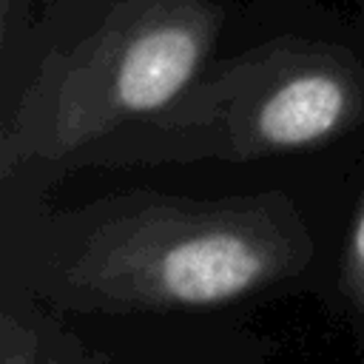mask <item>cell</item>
<instances>
[{"label": "cell", "instance_id": "1", "mask_svg": "<svg viewBox=\"0 0 364 364\" xmlns=\"http://www.w3.org/2000/svg\"><path fill=\"white\" fill-rule=\"evenodd\" d=\"M228 0H46L48 37L0 131V173L74 159L114 131L168 108L216 57Z\"/></svg>", "mask_w": 364, "mask_h": 364}, {"label": "cell", "instance_id": "2", "mask_svg": "<svg viewBox=\"0 0 364 364\" xmlns=\"http://www.w3.org/2000/svg\"><path fill=\"white\" fill-rule=\"evenodd\" d=\"M364 117V46L330 11L296 9L247 40L162 111L74 159L94 165L256 159L338 136Z\"/></svg>", "mask_w": 364, "mask_h": 364}, {"label": "cell", "instance_id": "3", "mask_svg": "<svg viewBox=\"0 0 364 364\" xmlns=\"http://www.w3.org/2000/svg\"><path fill=\"white\" fill-rule=\"evenodd\" d=\"M310 239L282 196L179 202L128 196L91 225L60 273L82 307H202L296 273Z\"/></svg>", "mask_w": 364, "mask_h": 364}, {"label": "cell", "instance_id": "4", "mask_svg": "<svg viewBox=\"0 0 364 364\" xmlns=\"http://www.w3.org/2000/svg\"><path fill=\"white\" fill-rule=\"evenodd\" d=\"M0 364H46L37 353V338L31 330L17 324L11 316L3 318V333H0Z\"/></svg>", "mask_w": 364, "mask_h": 364}, {"label": "cell", "instance_id": "5", "mask_svg": "<svg viewBox=\"0 0 364 364\" xmlns=\"http://www.w3.org/2000/svg\"><path fill=\"white\" fill-rule=\"evenodd\" d=\"M347 287L355 296V301L364 307V202L358 208V216L353 222L350 233V253H347Z\"/></svg>", "mask_w": 364, "mask_h": 364}]
</instances>
